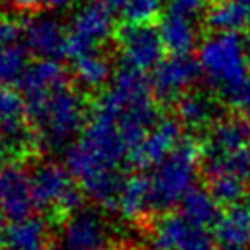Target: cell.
<instances>
[{
	"label": "cell",
	"mask_w": 250,
	"mask_h": 250,
	"mask_svg": "<svg viewBox=\"0 0 250 250\" xmlns=\"http://www.w3.org/2000/svg\"><path fill=\"white\" fill-rule=\"evenodd\" d=\"M225 98L237 110L239 116L250 122V74L243 79L241 83H237L232 90H228L225 94Z\"/></svg>",
	"instance_id": "cell-29"
},
{
	"label": "cell",
	"mask_w": 250,
	"mask_h": 250,
	"mask_svg": "<svg viewBox=\"0 0 250 250\" xmlns=\"http://www.w3.org/2000/svg\"><path fill=\"white\" fill-rule=\"evenodd\" d=\"M151 208H153L151 180L144 175H133L125 179L116 206L120 215L129 221H136L144 217Z\"/></svg>",
	"instance_id": "cell-20"
},
{
	"label": "cell",
	"mask_w": 250,
	"mask_h": 250,
	"mask_svg": "<svg viewBox=\"0 0 250 250\" xmlns=\"http://www.w3.org/2000/svg\"><path fill=\"white\" fill-rule=\"evenodd\" d=\"M4 243H6V230L0 227V247H2Z\"/></svg>",
	"instance_id": "cell-37"
},
{
	"label": "cell",
	"mask_w": 250,
	"mask_h": 250,
	"mask_svg": "<svg viewBox=\"0 0 250 250\" xmlns=\"http://www.w3.org/2000/svg\"><path fill=\"white\" fill-rule=\"evenodd\" d=\"M167 2H169V9L189 17L199 15L206 6V0H167Z\"/></svg>",
	"instance_id": "cell-31"
},
{
	"label": "cell",
	"mask_w": 250,
	"mask_h": 250,
	"mask_svg": "<svg viewBox=\"0 0 250 250\" xmlns=\"http://www.w3.org/2000/svg\"><path fill=\"white\" fill-rule=\"evenodd\" d=\"M22 35V30L17 22H13L8 17H0V46L13 44Z\"/></svg>",
	"instance_id": "cell-30"
},
{
	"label": "cell",
	"mask_w": 250,
	"mask_h": 250,
	"mask_svg": "<svg viewBox=\"0 0 250 250\" xmlns=\"http://www.w3.org/2000/svg\"><path fill=\"white\" fill-rule=\"evenodd\" d=\"M31 179L19 164H6L0 167V219L21 221L30 217L33 210Z\"/></svg>",
	"instance_id": "cell-12"
},
{
	"label": "cell",
	"mask_w": 250,
	"mask_h": 250,
	"mask_svg": "<svg viewBox=\"0 0 250 250\" xmlns=\"http://www.w3.org/2000/svg\"><path fill=\"white\" fill-rule=\"evenodd\" d=\"M24 46L41 59H59L66 55L68 31L62 22L50 13L31 15L22 26Z\"/></svg>",
	"instance_id": "cell-10"
},
{
	"label": "cell",
	"mask_w": 250,
	"mask_h": 250,
	"mask_svg": "<svg viewBox=\"0 0 250 250\" xmlns=\"http://www.w3.org/2000/svg\"><path fill=\"white\" fill-rule=\"evenodd\" d=\"M46 11H64L76 4V0H37Z\"/></svg>",
	"instance_id": "cell-32"
},
{
	"label": "cell",
	"mask_w": 250,
	"mask_h": 250,
	"mask_svg": "<svg viewBox=\"0 0 250 250\" xmlns=\"http://www.w3.org/2000/svg\"><path fill=\"white\" fill-rule=\"evenodd\" d=\"M13 153H15V149L0 138V167H2V166H6V164H9L8 160H9V156L13 155Z\"/></svg>",
	"instance_id": "cell-33"
},
{
	"label": "cell",
	"mask_w": 250,
	"mask_h": 250,
	"mask_svg": "<svg viewBox=\"0 0 250 250\" xmlns=\"http://www.w3.org/2000/svg\"><path fill=\"white\" fill-rule=\"evenodd\" d=\"M118 44L125 64L142 72L155 70L166 50L160 31L151 24L127 22L118 33Z\"/></svg>",
	"instance_id": "cell-9"
},
{
	"label": "cell",
	"mask_w": 250,
	"mask_h": 250,
	"mask_svg": "<svg viewBox=\"0 0 250 250\" xmlns=\"http://www.w3.org/2000/svg\"><path fill=\"white\" fill-rule=\"evenodd\" d=\"M48 230L39 217H24L13 221L6 228V247L9 250H46Z\"/></svg>",
	"instance_id": "cell-22"
},
{
	"label": "cell",
	"mask_w": 250,
	"mask_h": 250,
	"mask_svg": "<svg viewBox=\"0 0 250 250\" xmlns=\"http://www.w3.org/2000/svg\"><path fill=\"white\" fill-rule=\"evenodd\" d=\"M249 62L247 42L237 31H213L199 48L204 79L223 96L249 76Z\"/></svg>",
	"instance_id": "cell-3"
},
{
	"label": "cell",
	"mask_w": 250,
	"mask_h": 250,
	"mask_svg": "<svg viewBox=\"0 0 250 250\" xmlns=\"http://www.w3.org/2000/svg\"><path fill=\"white\" fill-rule=\"evenodd\" d=\"M177 120L189 129H206L217 122V103L208 94L189 90L177 102Z\"/></svg>",
	"instance_id": "cell-19"
},
{
	"label": "cell",
	"mask_w": 250,
	"mask_h": 250,
	"mask_svg": "<svg viewBox=\"0 0 250 250\" xmlns=\"http://www.w3.org/2000/svg\"><path fill=\"white\" fill-rule=\"evenodd\" d=\"M112 11L90 0L72 15L66 41V57L76 59L79 55L98 50L100 44L107 42L112 37Z\"/></svg>",
	"instance_id": "cell-6"
},
{
	"label": "cell",
	"mask_w": 250,
	"mask_h": 250,
	"mask_svg": "<svg viewBox=\"0 0 250 250\" xmlns=\"http://www.w3.org/2000/svg\"><path fill=\"white\" fill-rule=\"evenodd\" d=\"M26 62V50L17 42L0 46V86H8L19 81L22 76Z\"/></svg>",
	"instance_id": "cell-26"
},
{
	"label": "cell",
	"mask_w": 250,
	"mask_h": 250,
	"mask_svg": "<svg viewBox=\"0 0 250 250\" xmlns=\"http://www.w3.org/2000/svg\"><path fill=\"white\" fill-rule=\"evenodd\" d=\"M250 146V125L245 118H221L210 127L203 147V158L234 153Z\"/></svg>",
	"instance_id": "cell-15"
},
{
	"label": "cell",
	"mask_w": 250,
	"mask_h": 250,
	"mask_svg": "<svg viewBox=\"0 0 250 250\" xmlns=\"http://www.w3.org/2000/svg\"><path fill=\"white\" fill-rule=\"evenodd\" d=\"M215 245L213 234L189 223L180 213L162 215L149 237L151 250H215Z\"/></svg>",
	"instance_id": "cell-7"
},
{
	"label": "cell",
	"mask_w": 250,
	"mask_h": 250,
	"mask_svg": "<svg viewBox=\"0 0 250 250\" xmlns=\"http://www.w3.org/2000/svg\"><path fill=\"white\" fill-rule=\"evenodd\" d=\"M245 203H247V208L250 210V188H249V191L245 193Z\"/></svg>",
	"instance_id": "cell-38"
},
{
	"label": "cell",
	"mask_w": 250,
	"mask_h": 250,
	"mask_svg": "<svg viewBox=\"0 0 250 250\" xmlns=\"http://www.w3.org/2000/svg\"><path fill=\"white\" fill-rule=\"evenodd\" d=\"M239 2L247 8V13H249V24H250V0H239Z\"/></svg>",
	"instance_id": "cell-36"
},
{
	"label": "cell",
	"mask_w": 250,
	"mask_h": 250,
	"mask_svg": "<svg viewBox=\"0 0 250 250\" xmlns=\"http://www.w3.org/2000/svg\"><path fill=\"white\" fill-rule=\"evenodd\" d=\"M30 179L35 210L70 215L81 208V191L74 186V177L66 166L62 167L55 162H44L33 169Z\"/></svg>",
	"instance_id": "cell-5"
},
{
	"label": "cell",
	"mask_w": 250,
	"mask_h": 250,
	"mask_svg": "<svg viewBox=\"0 0 250 250\" xmlns=\"http://www.w3.org/2000/svg\"><path fill=\"white\" fill-rule=\"evenodd\" d=\"M66 70L57 59H35L28 62L22 76L19 79V86L24 100H31L42 94H48L66 85Z\"/></svg>",
	"instance_id": "cell-16"
},
{
	"label": "cell",
	"mask_w": 250,
	"mask_h": 250,
	"mask_svg": "<svg viewBox=\"0 0 250 250\" xmlns=\"http://www.w3.org/2000/svg\"><path fill=\"white\" fill-rule=\"evenodd\" d=\"M203 76L199 61L189 55H171L162 59L151 74V90L158 102L177 103L186 92L191 90Z\"/></svg>",
	"instance_id": "cell-8"
},
{
	"label": "cell",
	"mask_w": 250,
	"mask_h": 250,
	"mask_svg": "<svg viewBox=\"0 0 250 250\" xmlns=\"http://www.w3.org/2000/svg\"><path fill=\"white\" fill-rule=\"evenodd\" d=\"M247 52H249V59H250V39L247 41Z\"/></svg>",
	"instance_id": "cell-39"
},
{
	"label": "cell",
	"mask_w": 250,
	"mask_h": 250,
	"mask_svg": "<svg viewBox=\"0 0 250 250\" xmlns=\"http://www.w3.org/2000/svg\"><path fill=\"white\" fill-rule=\"evenodd\" d=\"M2 2L13 9H28L33 4H37V0H2Z\"/></svg>",
	"instance_id": "cell-35"
},
{
	"label": "cell",
	"mask_w": 250,
	"mask_h": 250,
	"mask_svg": "<svg viewBox=\"0 0 250 250\" xmlns=\"http://www.w3.org/2000/svg\"><path fill=\"white\" fill-rule=\"evenodd\" d=\"M158 31H160L164 48L171 55H188L195 48L199 39L197 26L191 21V17L173 9H169V13L162 17Z\"/></svg>",
	"instance_id": "cell-18"
},
{
	"label": "cell",
	"mask_w": 250,
	"mask_h": 250,
	"mask_svg": "<svg viewBox=\"0 0 250 250\" xmlns=\"http://www.w3.org/2000/svg\"><path fill=\"white\" fill-rule=\"evenodd\" d=\"M0 138L15 151H22L35 142L22 92L9 86H0Z\"/></svg>",
	"instance_id": "cell-14"
},
{
	"label": "cell",
	"mask_w": 250,
	"mask_h": 250,
	"mask_svg": "<svg viewBox=\"0 0 250 250\" xmlns=\"http://www.w3.org/2000/svg\"><path fill=\"white\" fill-rule=\"evenodd\" d=\"M180 125L182 124L177 118H160L149 129L144 140L131 151L129 160L133 162L134 167L147 169V167H156L160 164L182 140Z\"/></svg>",
	"instance_id": "cell-13"
},
{
	"label": "cell",
	"mask_w": 250,
	"mask_h": 250,
	"mask_svg": "<svg viewBox=\"0 0 250 250\" xmlns=\"http://www.w3.org/2000/svg\"><path fill=\"white\" fill-rule=\"evenodd\" d=\"M203 169L204 173L211 175H234L237 179L249 182L250 180V146L234 153L221 156H208L203 158Z\"/></svg>",
	"instance_id": "cell-25"
},
{
	"label": "cell",
	"mask_w": 250,
	"mask_h": 250,
	"mask_svg": "<svg viewBox=\"0 0 250 250\" xmlns=\"http://www.w3.org/2000/svg\"><path fill=\"white\" fill-rule=\"evenodd\" d=\"M206 22L213 31H239L249 22V13L239 0H219L208 9Z\"/></svg>",
	"instance_id": "cell-24"
},
{
	"label": "cell",
	"mask_w": 250,
	"mask_h": 250,
	"mask_svg": "<svg viewBox=\"0 0 250 250\" xmlns=\"http://www.w3.org/2000/svg\"><path fill=\"white\" fill-rule=\"evenodd\" d=\"M210 179V191L219 201V204L232 206L241 199L245 191V180L237 179L234 175H211Z\"/></svg>",
	"instance_id": "cell-27"
},
{
	"label": "cell",
	"mask_w": 250,
	"mask_h": 250,
	"mask_svg": "<svg viewBox=\"0 0 250 250\" xmlns=\"http://www.w3.org/2000/svg\"><path fill=\"white\" fill-rule=\"evenodd\" d=\"M92 2L100 4L103 8H107L109 11H112V13H116V11H122L125 0H92Z\"/></svg>",
	"instance_id": "cell-34"
},
{
	"label": "cell",
	"mask_w": 250,
	"mask_h": 250,
	"mask_svg": "<svg viewBox=\"0 0 250 250\" xmlns=\"http://www.w3.org/2000/svg\"><path fill=\"white\" fill-rule=\"evenodd\" d=\"M74 78L85 90H102L112 81L110 61L98 50L74 59Z\"/></svg>",
	"instance_id": "cell-23"
},
{
	"label": "cell",
	"mask_w": 250,
	"mask_h": 250,
	"mask_svg": "<svg viewBox=\"0 0 250 250\" xmlns=\"http://www.w3.org/2000/svg\"><path fill=\"white\" fill-rule=\"evenodd\" d=\"M131 149L120 133L116 118L92 110L90 122L83 133L64 151V166L81 188L110 171H120V166Z\"/></svg>",
	"instance_id": "cell-1"
},
{
	"label": "cell",
	"mask_w": 250,
	"mask_h": 250,
	"mask_svg": "<svg viewBox=\"0 0 250 250\" xmlns=\"http://www.w3.org/2000/svg\"><path fill=\"white\" fill-rule=\"evenodd\" d=\"M180 215L193 223L197 227H213L217 217L221 215L219 211V201L213 197L210 188L193 186L180 201Z\"/></svg>",
	"instance_id": "cell-21"
},
{
	"label": "cell",
	"mask_w": 250,
	"mask_h": 250,
	"mask_svg": "<svg viewBox=\"0 0 250 250\" xmlns=\"http://www.w3.org/2000/svg\"><path fill=\"white\" fill-rule=\"evenodd\" d=\"M162 9V0H125L124 17L131 24H149L158 17Z\"/></svg>",
	"instance_id": "cell-28"
},
{
	"label": "cell",
	"mask_w": 250,
	"mask_h": 250,
	"mask_svg": "<svg viewBox=\"0 0 250 250\" xmlns=\"http://www.w3.org/2000/svg\"><path fill=\"white\" fill-rule=\"evenodd\" d=\"M26 109L35 144L44 151L68 147L74 136L86 125V103L83 96L68 85L26 100Z\"/></svg>",
	"instance_id": "cell-2"
},
{
	"label": "cell",
	"mask_w": 250,
	"mask_h": 250,
	"mask_svg": "<svg viewBox=\"0 0 250 250\" xmlns=\"http://www.w3.org/2000/svg\"><path fill=\"white\" fill-rule=\"evenodd\" d=\"M201 160L203 147H199L193 138H182L179 146L156 166L149 179L155 210H167L182 201V197L195 186Z\"/></svg>",
	"instance_id": "cell-4"
},
{
	"label": "cell",
	"mask_w": 250,
	"mask_h": 250,
	"mask_svg": "<svg viewBox=\"0 0 250 250\" xmlns=\"http://www.w3.org/2000/svg\"><path fill=\"white\" fill-rule=\"evenodd\" d=\"M213 237L225 249H245L250 245V210L232 204L217 217Z\"/></svg>",
	"instance_id": "cell-17"
},
{
	"label": "cell",
	"mask_w": 250,
	"mask_h": 250,
	"mask_svg": "<svg viewBox=\"0 0 250 250\" xmlns=\"http://www.w3.org/2000/svg\"><path fill=\"white\" fill-rule=\"evenodd\" d=\"M61 243L64 250H107V225L94 208L81 206L66 215L61 230Z\"/></svg>",
	"instance_id": "cell-11"
},
{
	"label": "cell",
	"mask_w": 250,
	"mask_h": 250,
	"mask_svg": "<svg viewBox=\"0 0 250 250\" xmlns=\"http://www.w3.org/2000/svg\"><path fill=\"white\" fill-rule=\"evenodd\" d=\"M227 250H250V249H247V247H245V249H227Z\"/></svg>",
	"instance_id": "cell-40"
},
{
	"label": "cell",
	"mask_w": 250,
	"mask_h": 250,
	"mask_svg": "<svg viewBox=\"0 0 250 250\" xmlns=\"http://www.w3.org/2000/svg\"><path fill=\"white\" fill-rule=\"evenodd\" d=\"M46 250H50V249H46Z\"/></svg>",
	"instance_id": "cell-41"
}]
</instances>
